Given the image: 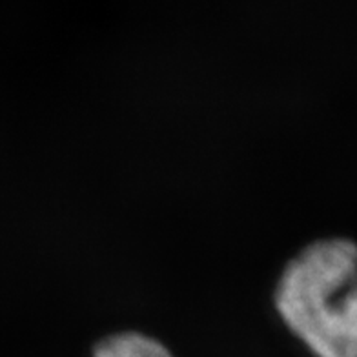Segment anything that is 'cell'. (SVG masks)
<instances>
[{
	"label": "cell",
	"instance_id": "6da1fadb",
	"mask_svg": "<svg viewBox=\"0 0 357 357\" xmlns=\"http://www.w3.org/2000/svg\"><path fill=\"white\" fill-rule=\"evenodd\" d=\"M273 308L314 357H357V241L330 235L303 246L279 273Z\"/></svg>",
	"mask_w": 357,
	"mask_h": 357
},
{
	"label": "cell",
	"instance_id": "7a4b0ae2",
	"mask_svg": "<svg viewBox=\"0 0 357 357\" xmlns=\"http://www.w3.org/2000/svg\"><path fill=\"white\" fill-rule=\"evenodd\" d=\"M89 357H175L160 339L139 330H121L100 337Z\"/></svg>",
	"mask_w": 357,
	"mask_h": 357
}]
</instances>
